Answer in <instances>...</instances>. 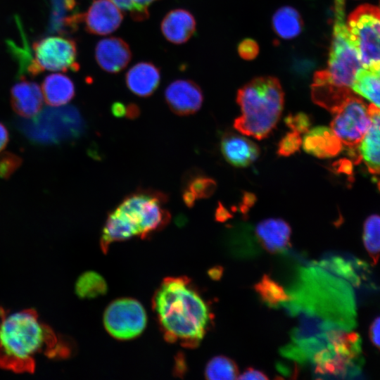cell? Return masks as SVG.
I'll list each match as a JSON object with an SVG mask.
<instances>
[{"instance_id":"cell-40","label":"cell","mask_w":380,"mask_h":380,"mask_svg":"<svg viewBox=\"0 0 380 380\" xmlns=\"http://www.w3.org/2000/svg\"><path fill=\"white\" fill-rule=\"evenodd\" d=\"M9 134L5 125L0 122V151H1L8 142Z\"/></svg>"},{"instance_id":"cell-17","label":"cell","mask_w":380,"mask_h":380,"mask_svg":"<svg viewBox=\"0 0 380 380\" xmlns=\"http://www.w3.org/2000/svg\"><path fill=\"white\" fill-rule=\"evenodd\" d=\"M11 103L13 110L18 115L31 118L42 110L43 94L37 83L23 80L12 87Z\"/></svg>"},{"instance_id":"cell-9","label":"cell","mask_w":380,"mask_h":380,"mask_svg":"<svg viewBox=\"0 0 380 380\" xmlns=\"http://www.w3.org/2000/svg\"><path fill=\"white\" fill-rule=\"evenodd\" d=\"M332 113L331 128L342 144L357 145L371 123L369 108L351 94Z\"/></svg>"},{"instance_id":"cell-8","label":"cell","mask_w":380,"mask_h":380,"mask_svg":"<svg viewBox=\"0 0 380 380\" xmlns=\"http://www.w3.org/2000/svg\"><path fill=\"white\" fill-rule=\"evenodd\" d=\"M34 57L28 73L35 76L44 70L76 71L77 46L72 39L64 37H47L33 44Z\"/></svg>"},{"instance_id":"cell-19","label":"cell","mask_w":380,"mask_h":380,"mask_svg":"<svg viewBox=\"0 0 380 380\" xmlns=\"http://www.w3.org/2000/svg\"><path fill=\"white\" fill-rule=\"evenodd\" d=\"M255 235L265 250L277 253L287 248L291 235L290 225L281 218H267L258 222Z\"/></svg>"},{"instance_id":"cell-39","label":"cell","mask_w":380,"mask_h":380,"mask_svg":"<svg viewBox=\"0 0 380 380\" xmlns=\"http://www.w3.org/2000/svg\"><path fill=\"white\" fill-rule=\"evenodd\" d=\"M140 115V109L135 103H129L126 106L125 116L128 119L134 120Z\"/></svg>"},{"instance_id":"cell-12","label":"cell","mask_w":380,"mask_h":380,"mask_svg":"<svg viewBox=\"0 0 380 380\" xmlns=\"http://www.w3.org/2000/svg\"><path fill=\"white\" fill-rule=\"evenodd\" d=\"M165 99L169 108L179 116L196 113L201 107L203 95L200 87L190 80H177L165 90Z\"/></svg>"},{"instance_id":"cell-7","label":"cell","mask_w":380,"mask_h":380,"mask_svg":"<svg viewBox=\"0 0 380 380\" xmlns=\"http://www.w3.org/2000/svg\"><path fill=\"white\" fill-rule=\"evenodd\" d=\"M360 357V336L356 333L343 331L326 349L316 354L310 363L315 374L319 378L345 377L359 370Z\"/></svg>"},{"instance_id":"cell-37","label":"cell","mask_w":380,"mask_h":380,"mask_svg":"<svg viewBox=\"0 0 380 380\" xmlns=\"http://www.w3.org/2000/svg\"><path fill=\"white\" fill-rule=\"evenodd\" d=\"M237 379H268V377L265 373L259 369L254 368H248L240 374Z\"/></svg>"},{"instance_id":"cell-28","label":"cell","mask_w":380,"mask_h":380,"mask_svg":"<svg viewBox=\"0 0 380 380\" xmlns=\"http://www.w3.org/2000/svg\"><path fill=\"white\" fill-rule=\"evenodd\" d=\"M238 375L239 370L236 363L224 355L213 357L205 368V376L210 380L235 379Z\"/></svg>"},{"instance_id":"cell-43","label":"cell","mask_w":380,"mask_h":380,"mask_svg":"<svg viewBox=\"0 0 380 380\" xmlns=\"http://www.w3.org/2000/svg\"></svg>"},{"instance_id":"cell-4","label":"cell","mask_w":380,"mask_h":380,"mask_svg":"<svg viewBox=\"0 0 380 380\" xmlns=\"http://www.w3.org/2000/svg\"><path fill=\"white\" fill-rule=\"evenodd\" d=\"M167 199V196L160 191L141 189L126 196L113 210L135 236L145 238L169 222L170 214L163 207Z\"/></svg>"},{"instance_id":"cell-31","label":"cell","mask_w":380,"mask_h":380,"mask_svg":"<svg viewBox=\"0 0 380 380\" xmlns=\"http://www.w3.org/2000/svg\"><path fill=\"white\" fill-rule=\"evenodd\" d=\"M122 11L129 13L137 21L144 20L149 15L148 6L157 0H110Z\"/></svg>"},{"instance_id":"cell-41","label":"cell","mask_w":380,"mask_h":380,"mask_svg":"<svg viewBox=\"0 0 380 380\" xmlns=\"http://www.w3.org/2000/svg\"><path fill=\"white\" fill-rule=\"evenodd\" d=\"M182 199L185 205L189 208L193 207L196 200L194 195L189 190L186 189H184L183 191Z\"/></svg>"},{"instance_id":"cell-11","label":"cell","mask_w":380,"mask_h":380,"mask_svg":"<svg viewBox=\"0 0 380 380\" xmlns=\"http://www.w3.org/2000/svg\"><path fill=\"white\" fill-rule=\"evenodd\" d=\"M45 125V129L39 138L44 141L56 143L68 139L78 137L84 131V120L77 108L72 106L46 108L34 120Z\"/></svg>"},{"instance_id":"cell-10","label":"cell","mask_w":380,"mask_h":380,"mask_svg":"<svg viewBox=\"0 0 380 380\" xmlns=\"http://www.w3.org/2000/svg\"><path fill=\"white\" fill-rule=\"evenodd\" d=\"M147 317L142 305L132 298L112 302L103 315L107 331L119 340H129L140 335L146 326Z\"/></svg>"},{"instance_id":"cell-36","label":"cell","mask_w":380,"mask_h":380,"mask_svg":"<svg viewBox=\"0 0 380 380\" xmlns=\"http://www.w3.org/2000/svg\"><path fill=\"white\" fill-rule=\"evenodd\" d=\"M369 337L372 343L380 350V316L372 322L369 328Z\"/></svg>"},{"instance_id":"cell-22","label":"cell","mask_w":380,"mask_h":380,"mask_svg":"<svg viewBox=\"0 0 380 380\" xmlns=\"http://www.w3.org/2000/svg\"><path fill=\"white\" fill-rule=\"evenodd\" d=\"M165 38L171 43L181 44L186 42L196 31V21L186 10L177 8L168 12L160 24Z\"/></svg>"},{"instance_id":"cell-21","label":"cell","mask_w":380,"mask_h":380,"mask_svg":"<svg viewBox=\"0 0 380 380\" xmlns=\"http://www.w3.org/2000/svg\"><path fill=\"white\" fill-rule=\"evenodd\" d=\"M160 72L151 62H139L133 65L125 75L127 88L140 97L152 95L159 86Z\"/></svg>"},{"instance_id":"cell-14","label":"cell","mask_w":380,"mask_h":380,"mask_svg":"<svg viewBox=\"0 0 380 380\" xmlns=\"http://www.w3.org/2000/svg\"><path fill=\"white\" fill-rule=\"evenodd\" d=\"M95 58L102 70L117 73L128 65L132 58V51L122 39L111 37L104 38L97 43Z\"/></svg>"},{"instance_id":"cell-16","label":"cell","mask_w":380,"mask_h":380,"mask_svg":"<svg viewBox=\"0 0 380 380\" xmlns=\"http://www.w3.org/2000/svg\"><path fill=\"white\" fill-rule=\"evenodd\" d=\"M89 0H51V15L49 30L51 32L68 33L77 29L83 21L82 6Z\"/></svg>"},{"instance_id":"cell-38","label":"cell","mask_w":380,"mask_h":380,"mask_svg":"<svg viewBox=\"0 0 380 380\" xmlns=\"http://www.w3.org/2000/svg\"><path fill=\"white\" fill-rule=\"evenodd\" d=\"M111 112L115 117L122 118L125 116L126 106L120 101L115 102L111 106Z\"/></svg>"},{"instance_id":"cell-23","label":"cell","mask_w":380,"mask_h":380,"mask_svg":"<svg viewBox=\"0 0 380 380\" xmlns=\"http://www.w3.org/2000/svg\"><path fill=\"white\" fill-rule=\"evenodd\" d=\"M42 89L45 102L51 106H61L68 103L75 94L72 80L59 73L46 76L42 82Z\"/></svg>"},{"instance_id":"cell-26","label":"cell","mask_w":380,"mask_h":380,"mask_svg":"<svg viewBox=\"0 0 380 380\" xmlns=\"http://www.w3.org/2000/svg\"><path fill=\"white\" fill-rule=\"evenodd\" d=\"M254 288L262 301L269 307H283L289 300L286 290L267 274L263 275Z\"/></svg>"},{"instance_id":"cell-34","label":"cell","mask_w":380,"mask_h":380,"mask_svg":"<svg viewBox=\"0 0 380 380\" xmlns=\"http://www.w3.org/2000/svg\"><path fill=\"white\" fill-rule=\"evenodd\" d=\"M284 122L293 132L298 134H305L312 125L311 117L303 112L288 115L284 118Z\"/></svg>"},{"instance_id":"cell-42","label":"cell","mask_w":380,"mask_h":380,"mask_svg":"<svg viewBox=\"0 0 380 380\" xmlns=\"http://www.w3.org/2000/svg\"><path fill=\"white\" fill-rule=\"evenodd\" d=\"M230 217L229 213L225 209V208L221 204H219V206L216 210V218L218 220H224Z\"/></svg>"},{"instance_id":"cell-20","label":"cell","mask_w":380,"mask_h":380,"mask_svg":"<svg viewBox=\"0 0 380 380\" xmlns=\"http://www.w3.org/2000/svg\"><path fill=\"white\" fill-rule=\"evenodd\" d=\"M369 108L371 123L357 144L359 155L371 172L380 173V109L372 104Z\"/></svg>"},{"instance_id":"cell-29","label":"cell","mask_w":380,"mask_h":380,"mask_svg":"<svg viewBox=\"0 0 380 380\" xmlns=\"http://www.w3.org/2000/svg\"><path fill=\"white\" fill-rule=\"evenodd\" d=\"M365 247L376 262L380 255V216H369L365 221L363 229Z\"/></svg>"},{"instance_id":"cell-15","label":"cell","mask_w":380,"mask_h":380,"mask_svg":"<svg viewBox=\"0 0 380 380\" xmlns=\"http://www.w3.org/2000/svg\"><path fill=\"white\" fill-rule=\"evenodd\" d=\"M220 151L227 162L236 167L249 166L260 155V148L255 143L234 133L222 136Z\"/></svg>"},{"instance_id":"cell-25","label":"cell","mask_w":380,"mask_h":380,"mask_svg":"<svg viewBox=\"0 0 380 380\" xmlns=\"http://www.w3.org/2000/svg\"><path fill=\"white\" fill-rule=\"evenodd\" d=\"M303 23L299 13L291 6L278 9L272 18V27L276 34L286 39L297 37L302 31Z\"/></svg>"},{"instance_id":"cell-35","label":"cell","mask_w":380,"mask_h":380,"mask_svg":"<svg viewBox=\"0 0 380 380\" xmlns=\"http://www.w3.org/2000/svg\"><path fill=\"white\" fill-rule=\"evenodd\" d=\"M238 52L243 59L252 60L258 54L259 46L255 41L246 39L239 44Z\"/></svg>"},{"instance_id":"cell-2","label":"cell","mask_w":380,"mask_h":380,"mask_svg":"<svg viewBox=\"0 0 380 380\" xmlns=\"http://www.w3.org/2000/svg\"><path fill=\"white\" fill-rule=\"evenodd\" d=\"M189 284L185 278L165 279L153 298V307L169 341L195 346L205 334L209 310Z\"/></svg>"},{"instance_id":"cell-32","label":"cell","mask_w":380,"mask_h":380,"mask_svg":"<svg viewBox=\"0 0 380 380\" xmlns=\"http://www.w3.org/2000/svg\"><path fill=\"white\" fill-rule=\"evenodd\" d=\"M302 145L300 134L291 132L286 133L279 141L277 153L279 156L287 157L296 153Z\"/></svg>"},{"instance_id":"cell-5","label":"cell","mask_w":380,"mask_h":380,"mask_svg":"<svg viewBox=\"0 0 380 380\" xmlns=\"http://www.w3.org/2000/svg\"><path fill=\"white\" fill-rule=\"evenodd\" d=\"M334 7L335 19L328 67L322 72L329 82L351 89L362 64L351 43L345 21V0H334Z\"/></svg>"},{"instance_id":"cell-18","label":"cell","mask_w":380,"mask_h":380,"mask_svg":"<svg viewBox=\"0 0 380 380\" xmlns=\"http://www.w3.org/2000/svg\"><path fill=\"white\" fill-rule=\"evenodd\" d=\"M303 149L319 158L336 156L342 148V142L331 128L317 126L309 129L302 140Z\"/></svg>"},{"instance_id":"cell-13","label":"cell","mask_w":380,"mask_h":380,"mask_svg":"<svg viewBox=\"0 0 380 380\" xmlns=\"http://www.w3.org/2000/svg\"><path fill=\"white\" fill-rule=\"evenodd\" d=\"M122 20V11L110 0H94L83 18L86 31L97 35L114 32Z\"/></svg>"},{"instance_id":"cell-24","label":"cell","mask_w":380,"mask_h":380,"mask_svg":"<svg viewBox=\"0 0 380 380\" xmlns=\"http://www.w3.org/2000/svg\"><path fill=\"white\" fill-rule=\"evenodd\" d=\"M351 90L380 109V70L362 67L355 75Z\"/></svg>"},{"instance_id":"cell-1","label":"cell","mask_w":380,"mask_h":380,"mask_svg":"<svg viewBox=\"0 0 380 380\" xmlns=\"http://www.w3.org/2000/svg\"><path fill=\"white\" fill-rule=\"evenodd\" d=\"M65 346L32 309L6 312L0 308V367L15 372H32L35 356L63 357Z\"/></svg>"},{"instance_id":"cell-6","label":"cell","mask_w":380,"mask_h":380,"mask_svg":"<svg viewBox=\"0 0 380 380\" xmlns=\"http://www.w3.org/2000/svg\"><path fill=\"white\" fill-rule=\"evenodd\" d=\"M346 24L362 67L380 70V8L360 6L350 14Z\"/></svg>"},{"instance_id":"cell-3","label":"cell","mask_w":380,"mask_h":380,"mask_svg":"<svg viewBox=\"0 0 380 380\" xmlns=\"http://www.w3.org/2000/svg\"><path fill=\"white\" fill-rule=\"evenodd\" d=\"M236 101L241 115L234 128L257 139L267 138L279 122L284 103V93L274 77H255L237 92Z\"/></svg>"},{"instance_id":"cell-33","label":"cell","mask_w":380,"mask_h":380,"mask_svg":"<svg viewBox=\"0 0 380 380\" xmlns=\"http://www.w3.org/2000/svg\"><path fill=\"white\" fill-rule=\"evenodd\" d=\"M23 159L18 155L6 151L0 153V178L8 179L22 165Z\"/></svg>"},{"instance_id":"cell-30","label":"cell","mask_w":380,"mask_h":380,"mask_svg":"<svg viewBox=\"0 0 380 380\" xmlns=\"http://www.w3.org/2000/svg\"><path fill=\"white\" fill-rule=\"evenodd\" d=\"M217 188L215 181L210 177L197 175L191 177L186 185L196 199L208 198L210 197Z\"/></svg>"},{"instance_id":"cell-27","label":"cell","mask_w":380,"mask_h":380,"mask_svg":"<svg viewBox=\"0 0 380 380\" xmlns=\"http://www.w3.org/2000/svg\"><path fill=\"white\" fill-rule=\"evenodd\" d=\"M107 290L106 280L101 274L93 271L81 274L75 286L76 295L82 299H91L105 295Z\"/></svg>"}]
</instances>
